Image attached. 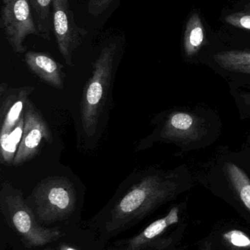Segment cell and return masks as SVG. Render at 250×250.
Instances as JSON below:
<instances>
[{
  "instance_id": "6da1fadb",
  "label": "cell",
  "mask_w": 250,
  "mask_h": 250,
  "mask_svg": "<svg viewBox=\"0 0 250 250\" xmlns=\"http://www.w3.org/2000/svg\"><path fill=\"white\" fill-rule=\"evenodd\" d=\"M180 190V184L172 173L161 171L148 173L117 201L112 211L109 230L123 229L132 222L144 218L173 199Z\"/></svg>"
},
{
  "instance_id": "7a4b0ae2",
  "label": "cell",
  "mask_w": 250,
  "mask_h": 250,
  "mask_svg": "<svg viewBox=\"0 0 250 250\" xmlns=\"http://www.w3.org/2000/svg\"><path fill=\"white\" fill-rule=\"evenodd\" d=\"M116 51V43H110L103 48L93 63L92 75L84 88L81 121L84 132L88 137L95 135L105 111L114 78Z\"/></svg>"
},
{
  "instance_id": "3957f363",
  "label": "cell",
  "mask_w": 250,
  "mask_h": 250,
  "mask_svg": "<svg viewBox=\"0 0 250 250\" xmlns=\"http://www.w3.org/2000/svg\"><path fill=\"white\" fill-rule=\"evenodd\" d=\"M0 204L4 217L30 248L44 246L62 236L61 232L57 229H45L38 224L33 211L23 199L22 191L10 182L1 183Z\"/></svg>"
},
{
  "instance_id": "277c9868",
  "label": "cell",
  "mask_w": 250,
  "mask_h": 250,
  "mask_svg": "<svg viewBox=\"0 0 250 250\" xmlns=\"http://www.w3.org/2000/svg\"><path fill=\"white\" fill-rule=\"evenodd\" d=\"M32 198L37 217L44 223L67 218L76 207L74 186L63 176H51L41 181L34 189Z\"/></svg>"
},
{
  "instance_id": "5b68a950",
  "label": "cell",
  "mask_w": 250,
  "mask_h": 250,
  "mask_svg": "<svg viewBox=\"0 0 250 250\" xmlns=\"http://www.w3.org/2000/svg\"><path fill=\"white\" fill-rule=\"evenodd\" d=\"M0 27L15 53L26 52V38L38 36L29 0H1Z\"/></svg>"
},
{
  "instance_id": "8992f818",
  "label": "cell",
  "mask_w": 250,
  "mask_h": 250,
  "mask_svg": "<svg viewBox=\"0 0 250 250\" xmlns=\"http://www.w3.org/2000/svg\"><path fill=\"white\" fill-rule=\"evenodd\" d=\"M53 32L57 48L68 65H73L75 51L83 43L88 34L85 28L78 26L69 0H53Z\"/></svg>"
},
{
  "instance_id": "52a82bcc",
  "label": "cell",
  "mask_w": 250,
  "mask_h": 250,
  "mask_svg": "<svg viewBox=\"0 0 250 250\" xmlns=\"http://www.w3.org/2000/svg\"><path fill=\"white\" fill-rule=\"evenodd\" d=\"M44 139L48 144L52 143L51 129L39 110L29 99L25 108L22 140L13 164L19 166L34 158L38 154Z\"/></svg>"
},
{
  "instance_id": "ba28073f",
  "label": "cell",
  "mask_w": 250,
  "mask_h": 250,
  "mask_svg": "<svg viewBox=\"0 0 250 250\" xmlns=\"http://www.w3.org/2000/svg\"><path fill=\"white\" fill-rule=\"evenodd\" d=\"M35 90L32 86L10 87L0 85V135L11 133L24 117L26 102Z\"/></svg>"
},
{
  "instance_id": "9c48e42d",
  "label": "cell",
  "mask_w": 250,
  "mask_h": 250,
  "mask_svg": "<svg viewBox=\"0 0 250 250\" xmlns=\"http://www.w3.org/2000/svg\"><path fill=\"white\" fill-rule=\"evenodd\" d=\"M205 134L202 119L189 113L176 111L164 122L159 138L165 141L190 144L198 142Z\"/></svg>"
},
{
  "instance_id": "30bf717a",
  "label": "cell",
  "mask_w": 250,
  "mask_h": 250,
  "mask_svg": "<svg viewBox=\"0 0 250 250\" xmlns=\"http://www.w3.org/2000/svg\"><path fill=\"white\" fill-rule=\"evenodd\" d=\"M24 62L29 70L41 81L57 89L64 88V65L48 54L29 51L25 53Z\"/></svg>"
},
{
  "instance_id": "8fae6325",
  "label": "cell",
  "mask_w": 250,
  "mask_h": 250,
  "mask_svg": "<svg viewBox=\"0 0 250 250\" xmlns=\"http://www.w3.org/2000/svg\"><path fill=\"white\" fill-rule=\"evenodd\" d=\"M180 210L178 207H173L168 214L162 218L156 220L128 242L126 250H140L162 234L169 227L179 223Z\"/></svg>"
},
{
  "instance_id": "7c38bea8",
  "label": "cell",
  "mask_w": 250,
  "mask_h": 250,
  "mask_svg": "<svg viewBox=\"0 0 250 250\" xmlns=\"http://www.w3.org/2000/svg\"><path fill=\"white\" fill-rule=\"evenodd\" d=\"M53 0H29L38 36L45 41L51 40L53 29Z\"/></svg>"
},
{
  "instance_id": "4fadbf2b",
  "label": "cell",
  "mask_w": 250,
  "mask_h": 250,
  "mask_svg": "<svg viewBox=\"0 0 250 250\" xmlns=\"http://www.w3.org/2000/svg\"><path fill=\"white\" fill-rule=\"evenodd\" d=\"M227 177L241 202L250 214V179L243 170L234 163L226 165Z\"/></svg>"
},
{
  "instance_id": "5bb4252c",
  "label": "cell",
  "mask_w": 250,
  "mask_h": 250,
  "mask_svg": "<svg viewBox=\"0 0 250 250\" xmlns=\"http://www.w3.org/2000/svg\"><path fill=\"white\" fill-rule=\"evenodd\" d=\"M205 38L204 26L199 16L197 13H194L186 28L184 35L185 54L187 57H192L199 51L202 46Z\"/></svg>"
},
{
  "instance_id": "9a60e30c",
  "label": "cell",
  "mask_w": 250,
  "mask_h": 250,
  "mask_svg": "<svg viewBox=\"0 0 250 250\" xmlns=\"http://www.w3.org/2000/svg\"><path fill=\"white\" fill-rule=\"evenodd\" d=\"M214 60L226 70L250 73V52L248 51H223L216 54Z\"/></svg>"
},
{
  "instance_id": "2e32d148",
  "label": "cell",
  "mask_w": 250,
  "mask_h": 250,
  "mask_svg": "<svg viewBox=\"0 0 250 250\" xmlns=\"http://www.w3.org/2000/svg\"><path fill=\"white\" fill-rule=\"evenodd\" d=\"M219 242L225 250H250V235L237 228L223 230Z\"/></svg>"
},
{
  "instance_id": "e0dca14e",
  "label": "cell",
  "mask_w": 250,
  "mask_h": 250,
  "mask_svg": "<svg viewBox=\"0 0 250 250\" xmlns=\"http://www.w3.org/2000/svg\"><path fill=\"white\" fill-rule=\"evenodd\" d=\"M24 117L21 120L16 129L8 135H0L1 163H13L22 140Z\"/></svg>"
},
{
  "instance_id": "ac0fdd59",
  "label": "cell",
  "mask_w": 250,
  "mask_h": 250,
  "mask_svg": "<svg viewBox=\"0 0 250 250\" xmlns=\"http://www.w3.org/2000/svg\"><path fill=\"white\" fill-rule=\"evenodd\" d=\"M88 10L90 15L98 17L104 13L114 0H87Z\"/></svg>"
},
{
  "instance_id": "d6986e66",
  "label": "cell",
  "mask_w": 250,
  "mask_h": 250,
  "mask_svg": "<svg viewBox=\"0 0 250 250\" xmlns=\"http://www.w3.org/2000/svg\"><path fill=\"white\" fill-rule=\"evenodd\" d=\"M226 20L233 26L250 30V15L233 14L227 16Z\"/></svg>"
},
{
  "instance_id": "ffe728a7",
  "label": "cell",
  "mask_w": 250,
  "mask_h": 250,
  "mask_svg": "<svg viewBox=\"0 0 250 250\" xmlns=\"http://www.w3.org/2000/svg\"><path fill=\"white\" fill-rule=\"evenodd\" d=\"M214 240L211 236H209L201 242L199 250H214Z\"/></svg>"
},
{
  "instance_id": "44dd1931",
  "label": "cell",
  "mask_w": 250,
  "mask_h": 250,
  "mask_svg": "<svg viewBox=\"0 0 250 250\" xmlns=\"http://www.w3.org/2000/svg\"><path fill=\"white\" fill-rule=\"evenodd\" d=\"M243 98L245 99V103L250 105V94L243 95Z\"/></svg>"
},
{
  "instance_id": "7402d4cb",
  "label": "cell",
  "mask_w": 250,
  "mask_h": 250,
  "mask_svg": "<svg viewBox=\"0 0 250 250\" xmlns=\"http://www.w3.org/2000/svg\"><path fill=\"white\" fill-rule=\"evenodd\" d=\"M60 250H77L74 249V248H71L70 246H67V245H63L60 248Z\"/></svg>"
}]
</instances>
